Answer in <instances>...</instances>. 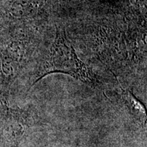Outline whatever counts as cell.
<instances>
[{
  "mask_svg": "<svg viewBox=\"0 0 147 147\" xmlns=\"http://www.w3.org/2000/svg\"><path fill=\"white\" fill-rule=\"evenodd\" d=\"M53 73L69 74L92 87H96L98 84L96 77L77 56L64 29L60 27L56 28L54 42L48 55L42 61L38 78L33 84Z\"/></svg>",
  "mask_w": 147,
  "mask_h": 147,
  "instance_id": "cell-1",
  "label": "cell"
},
{
  "mask_svg": "<svg viewBox=\"0 0 147 147\" xmlns=\"http://www.w3.org/2000/svg\"><path fill=\"white\" fill-rule=\"evenodd\" d=\"M121 97L124 104L134 118L139 121L143 126L146 127V115L144 106L129 90L121 89Z\"/></svg>",
  "mask_w": 147,
  "mask_h": 147,
  "instance_id": "cell-2",
  "label": "cell"
}]
</instances>
